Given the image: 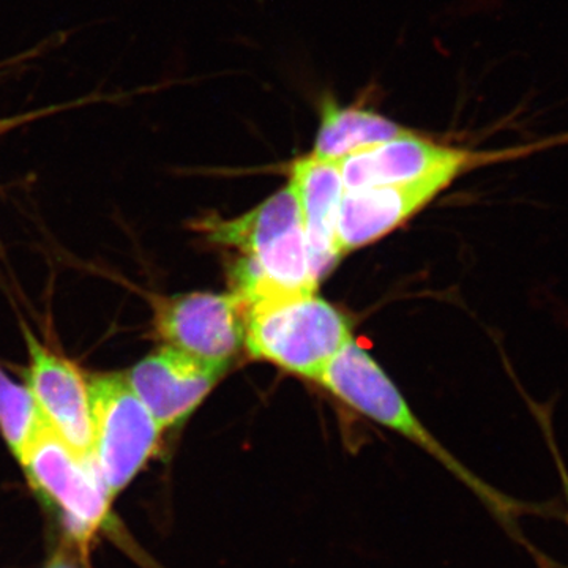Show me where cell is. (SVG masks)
<instances>
[{
	"instance_id": "14",
	"label": "cell",
	"mask_w": 568,
	"mask_h": 568,
	"mask_svg": "<svg viewBox=\"0 0 568 568\" xmlns=\"http://www.w3.org/2000/svg\"><path fill=\"white\" fill-rule=\"evenodd\" d=\"M44 568H78V566L77 560L71 558L65 549H62V551H59Z\"/></svg>"
},
{
	"instance_id": "11",
	"label": "cell",
	"mask_w": 568,
	"mask_h": 568,
	"mask_svg": "<svg viewBox=\"0 0 568 568\" xmlns=\"http://www.w3.org/2000/svg\"><path fill=\"white\" fill-rule=\"evenodd\" d=\"M410 132L379 112L354 104L343 106L334 97L325 95L320 103V126L312 153L317 159L342 162L364 149Z\"/></svg>"
},
{
	"instance_id": "10",
	"label": "cell",
	"mask_w": 568,
	"mask_h": 568,
	"mask_svg": "<svg viewBox=\"0 0 568 568\" xmlns=\"http://www.w3.org/2000/svg\"><path fill=\"white\" fill-rule=\"evenodd\" d=\"M287 185L297 203L313 268L317 280H323L342 257L336 226L346 186L339 162L317 159L313 153L301 156L291 164Z\"/></svg>"
},
{
	"instance_id": "9",
	"label": "cell",
	"mask_w": 568,
	"mask_h": 568,
	"mask_svg": "<svg viewBox=\"0 0 568 568\" xmlns=\"http://www.w3.org/2000/svg\"><path fill=\"white\" fill-rule=\"evenodd\" d=\"M226 369L163 346L138 362L125 379L153 418L168 429L192 416Z\"/></svg>"
},
{
	"instance_id": "1",
	"label": "cell",
	"mask_w": 568,
	"mask_h": 568,
	"mask_svg": "<svg viewBox=\"0 0 568 568\" xmlns=\"http://www.w3.org/2000/svg\"><path fill=\"white\" fill-rule=\"evenodd\" d=\"M194 230L213 244L242 253L231 271L233 294L242 304L316 291L320 280L290 185L245 215L207 216Z\"/></svg>"
},
{
	"instance_id": "5",
	"label": "cell",
	"mask_w": 568,
	"mask_h": 568,
	"mask_svg": "<svg viewBox=\"0 0 568 568\" xmlns=\"http://www.w3.org/2000/svg\"><path fill=\"white\" fill-rule=\"evenodd\" d=\"M89 381L92 455L114 499L156 454L164 429L133 394L125 375L106 373L92 376Z\"/></svg>"
},
{
	"instance_id": "3",
	"label": "cell",
	"mask_w": 568,
	"mask_h": 568,
	"mask_svg": "<svg viewBox=\"0 0 568 568\" xmlns=\"http://www.w3.org/2000/svg\"><path fill=\"white\" fill-rule=\"evenodd\" d=\"M317 383L369 420L386 426L424 448L458 477V480L463 481L497 518L503 519L504 525H510L511 514L517 510V503L489 487L462 465L418 420L390 377L354 339L335 355Z\"/></svg>"
},
{
	"instance_id": "7",
	"label": "cell",
	"mask_w": 568,
	"mask_h": 568,
	"mask_svg": "<svg viewBox=\"0 0 568 568\" xmlns=\"http://www.w3.org/2000/svg\"><path fill=\"white\" fill-rule=\"evenodd\" d=\"M28 342V387L48 428L81 454H92L91 381L63 355L44 346L24 327Z\"/></svg>"
},
{
	"instance_id": "8",
	"label": "cell",
	"mask_w": 568,
	"mask_h": 568,
	"mask_svg": "<svg viewBox=\"0 0 568 568\" xmlns=\"http://www.w3.org/2000/svg\"><path fill=\"white\" fill-rule=\"evenodd\" d=\"M458 178L447 171L414 182L346 190L336 226L339 256L390 234Z\"/></svg>"
},
{
	"instance_id": "2",
	"label": "cell",
	"mask_w": 568,
	"mask_h": 568,
	"mask_svg": "<svg viewBox=\"0 0 568 568\" xmlns=\"http://www.w3.org/2000/svg\"><path fill=\"white\" fill-rule=\"evenodd\" d=\"M353 339L349 320L316 291L275 295L245 305L248 354L316 383Z\"/></svg>"
},
{
	"instance_id": "12",
	"label": "cell",
	"mask_w": 568,
	"mask_h": 568,
	"mask_svg": "<svg viewBox=\"0 0 568 568\" xmlns=\"http://www.w3.org/2000/svg\"><path fill=\"white\" fill-rule=\"evenodd\" d=\"M47 428L31 388L11 379L0 368V433L14 457L21 459Z\"/></svg>"
},
{
	"instance_id": "4",
	"label": "cell",
	"mask_w": 568,
	"mask_h": 568,
	"mask_svg": "<svg viewBox=\"0 0 568 568\" xmlns=\"http://www.w3.org/2000/svg\"><path fill=\"white\" fill-rule=\"evenodd\" d=\"M20 462L36 491L58 508L73 540L89 545L108 521L112 503L93 455L74 450L47 428Z\"/></svg>"
},
{
	"instance_id": "13",
	"label": "cell",
	"mask_w": 568,
	"mask_h": 568,
	"mask_svg": "<svg viewBox=\"0 0 568 568\" xmlns=\"http://www.w3.org/2000/svg\"><path fill=\"white\" fill-rule=\"evenodd\" d=\"M529 407L532 409L534 416H536L538 425H540L541 432L547 437L549 450H551L552 458H555L556 466H558V473L560 477V484H562L564 497H566L568 508V470L566 463L560 457L559 448L556 446L555 432H552L551 422V409L547 405H538L528 398Z\"/></svg>"
},
{
	"instance_id": "6",
	"label": "cell",
	"mask_w": 568,
	"mask_h": 568,
	"mask_svg": "<svg viewBox=\"0 0 568 568\" xmlns=\"http://www.w3.org/2000/svg\"><path fill=\"white\" fill-rule=\"evenodd\" d=\"M152 308L153 331L164 346L197 361L230 366L245 345V305L233 293L160 295Z\"/></svg>"
}]
</instances>
